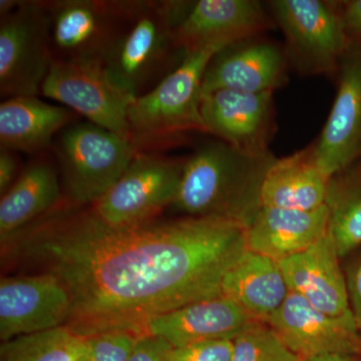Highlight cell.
I'll list each match as a JSON object with an SVG mask.
<instances>
[{
	"label": "cell",
	"mask_w": 361,
	"mask_h": 361,
	"mask_svg": "<svg viewBox=\"0 0 361 361\" xmlns=\"http://www.w3.org/2000/svg\"><path fill=\"white\" fill-rule=\"evenodd\" d=\"M4 247L63 284L66 326L82 336L142 327L156 316L222 294L226 274L247 249L246 227L223 217L104 222L66 206Z\"/></svg>",
	"instance_id": "6da1fadb"
},
{
	"label": "cell",
	"mask_w": 361,
	"mask_h": 361,
	"mask_svg": "<svg viewBox=\"0 0 361 361\" xmlns=\"http://www.w3.org/2000/svg\"><path fill=\"white\" fill-rule=\"evenodd\" d=\"M275 160L220 140L206 142L186 159L173 205L188 217H223L247 227L261 209L263 180Z\"/></svg>",
	"instance_id": "7a4b0ae2"
},
{
	"label": "cell",
	"mask_w": 361,
	"mask_h": 361,
	"mask_svg": "<svg viewBox=\"0 0 361 361\" xmlns=\"http://www.w3.org/2000/svg\"><path fill=\"white\" fill-rule=\"evenodd\" d=\"M192 1H137L134 13L104 61L114 82L130 96L147 94L182 63L186 52L176 30Z\"/></svg>",
	"instance_id": "3957f363"
},
{
	"label": "cell",
	"mask_w": 361,
	"mask_h": 361,
	"mask_svg": "<svg viewBox=\"0 0 361 361\" xmlns=\"http://www.w3.org/2000/svg\"><path fill=\"white\" fill-rule=\"evenodd\" d=\"M220 51L187 52L154 89L135 97L128 118L132 141L140 151L183 133H207L201 114L202 85L209 63Z\"/></svg>",
	"instance_id": "277c9868"
},
{
	"label": "cell",
	"mask_w": 361,
	"mask_h": 361,
	"mask_svg": "<svg viewBox=\"0 0 361 361\" xmlns=\"http://www.w3.org/2000/svg\"><path fill=\"white\" fill-rule=\"evenodd\" d=\"M54 151L73 206L94 205L141 152L130 140L90 122L61 130Z\"/></svg>",
	"instance_id": "5b68a950"
},
{
	"label": "cell",
	"mask_w": 361,
	"mask_h": 361,
	"mask_svg": "<svg viewBox=\"0 0 361 361\" xmlns=\"http://www.w3.org/2000/svg\"><path fill=\"white\" fill-rule=\"evenodd\" d=\"M49 20L54 61L103 65L120 39L137 1L54 0L42 1Z\"/></svg>",
	"instance_id": "8992f818"
},
{
	"label": "cell",
	"mask_w": 361,
	"mask_h": 361,
	"mask_svg": "<svg viewBox=\"0 0 361 361\" xmlns=\"http://www.w3.org/2000/svg\"><path fill=\"white\" fill-rule=\"evenodd\" d=\"M269 6L283 33L289 66L304 75L338 71L350 44L336 2L274 0Z\"/></svg>",
	"instance_id": "52a82bcc"
},
{
	"label": "cell",
	"mask_w": 361,
	"mask_h": 361,
	"mask_svg": "<svg viewBox=\"0 0 361 361\" xmlns=\"http://www.w3.org/2000/svg\"><path fill=\"white\" fill-rule=\"evenodd\" d=\"M54 63L42 1L18 2L0 16V94L37 97Z\"/></svg>",
	"instance_id": "ba28073f"
},
{
	"label": "cell",
	"mask_w": 361,
	"mask_h": 361,
	"mask_svg": "<svg viewBox=\"0 0 361 361\" xmlns=\"http://www.w3.org/2000/svg\"><path fill=\"white\" fill-rule=\"evenodd\" d=\"M185 160L140 152L120 179L92 205L99 219L114 226L156 219L173 205L179 191Z\"/></svg>",
	"instance_id": "9c48e42d"
},
{
	"label": "cell",
	"mask_w": 361,
	"mask_h": 361,
	"mask_svg": "<svg viewBox=\"0 0 361 361\" xmlns=\"http://www.w3.org/2000/svg\"><path fill=\"white\" fill-rule=\"evenodd\" d=\"M40 92L87 122L132 141L128 116L135 97L111 80L102 63L54 61Z\"/></svg>",
	"instance_id": "30bf717a"
},
{
	"label": "cell",
	"mask_w": 361,
	"mask_h": 361,
	"mask_svg": "<svg viewBox=\"0 0 361 361\" xmlns=\"http://www.w3.org/2000/svg\"><path fill=\"white\" fill-rule=\"evenodd\" d=\"M71 297L49 273L2 277L0 280V339L39 334L66 326Z\"/></svg>",
	"instance_id": "8fae6325"
},
{
	"label": "cell",
	"mask_w": 361,
	"mask_h": 361,
	"mask_svg": "<svg viewBox=\"0 0 361 361\" xmlns=\"http://www.w3.org/2000/svg\"><path fill=\"white\" fill-rule=\"evenodd\" d=\"M201 114L207 133L242 153L269 154L274 132L273 92L218 90L202 94Z\"/></svg>",
	"instance_id": "7c38bea8"
},
{
	"label": "cell",
	"mask_w": 361,
	"mask_h": 361,
	"mask_svg": "<svg viewBox=\"0 0 361 361\" xmlns=\"http://www.w3.org/2000/svg\"><path fill=\"white\" fill-rule=\"evenodd\" d=\"M267 324L300 360L323 353H361L360 330L353 314H327L292 291Z\"/></svg>",
	"instance_id": "4fadbf2b"
},
{
	"label": "cell",
	"mask_w": 361,
	"mask_h": 361,
	"mask_svg": "<svg viewBox=\"0 0 361 361\" xmlns=\"http://www.w3.org/2000/svg\"><path fill=\"white\" fill-rule=\"evenodd\" d=\"M271 21L256 0H199L176 30L183 51L223 49L251 39L270 28Z\"/></svg>",
	"instance_id": "5bb4252c"
},
{
	"label": "cell",
	"mask_w": 361,
	"mask_h": 361,
	"mask_svg": "<svg viewBox=\"0 0 361 361\" xmlns=\"http://www.w3.org/2000/svg\"><path fill=\"white\" fill-rule=\"evenodd\" d=\"M338 71L334 106L313 142L316 159L330 177L361 158V47L350 44Z\"/></svg>",
	"instance_id": "9a60e30c"
},
{
	"label": "cell",
	"mask_w": 361,
	"mask_h": 361,
	"mask_svg": "<svg viewBox=\"0 0 361 361\" xmlns=\"http://www.w3.org/2000/svg\"><path fill=\"white\" fill-rule=\"evenodd\" d=\"M288 66L284 47L266 40H244L213 56L204 75L202 94L218 90L274 92L286 84Z\"/></svg>",
	"instance_id": "2e32d148"
},
{
	"label": "cell",
	"mask_w": 361,
	"mask_h": 361,
	"mask_svg": "<svg viewBox=\"0 0 361 361\" xmlns=\"http://www.w3.org/2000/svg\"><path fill=\"white\" fill-rule=\"evenodd\" d=\"M258 323L239 304L221 294L156 316L145 324L141 334L160 337L173 348H180L214 339L233 341Z\"/></svg>",
	"instance_id": "e0dca14e"
},
{
	"label": "cell",
	"mask_w": 361,
	"mask_h": 361,
	"mask_svg": "<svg viewBox=\"0 0 361 361\" xmlns=\"http://www.w3.org/2000/svg\"><path fill=\"white\" fill-rule=\"evenodd\" d=\"M339 259L336 244L327 232L310 248L279 264L289 290L327 314L350 315L348 282Z\"/></svg>",
	"instance_id": "ac0fdd59"
},
{
	"label": "cell",
	"mask_w": 361,
	"mask_h": 361,
	"mask_svg": "<svg viewBox=\"0 0 361 361\" xmlns=\"http://www.w3.org/2000/svg\"><path fill=\"white\" fill-rule=\"evenodd\" d=\"M329 223L326 205L307 211L261 207L246 227L247 249L281 262L319 241Z\"/></svg>",
	"instance_id": "d6986e66"
},
{
	"label": "cell",
	"mask_w": 361,
	"mask_h": 361,
	"mask_svg": "<svg viewBox=\"0 0 361 361\" xmlns=\"http://www.w3.org/2000/svg\"><path fill=\"white\" fill-rule=\"evenodd\" d=\"M330 177L316 159L314 147L273 161L261 189V207L313 210L325 205Z\"/></svg>",
	"instance_id": "ffe728a7"
},
{
	"label": "cell",
	"mask_w": 361,
	"mask_h": 361,
	"mask_svg": "<svg viewBox=\"0 0 361 361\" xmlns=\"http://www.w3.org/2000/svg\"><path fill=\"white\" fill-rule=\"evenodd\" d=\"M75 113L37 97H13L0 104L1 148L39 153L51 146L54 137L71 125Z\"/></svg>",
	"instance_id": "44dd1931"
},
{
	"label": "cell",
	"mask_w": 361,
	"mask_h": 361,
	"mask_svg": "<svg viewBox=\"0 0 361 361\" xmlns=\"http://www.w3.org/2000/svg\"><path fill=\"white\" fill-rule=\"evenodd\" d=\"M58 172L44 158L33 161L0 200L1 245L51 213L61 201Z\"/></svg>",
	"instance_id": "7402d4cb"
},
{
	"label": "cell",
	"mask_w": 361,
	"mask_h": 361,
	"mask_svg": "<svg viewBox=\"0 0 361 361\" xmlns=\"http://www.w3.org/2000/svg\"><path fill=\"white\" fill-rule=\"evenodd\" d=\"M289 293L279 262L249 249L228 271L222 285L223 295L263 323L281 307Z\"/></svg>",
	"instance_id": "603a6c76"
},
{
	"label": "cell",
	"mask_w": 361,
	"mask_h": 361,
	"mask_svg": "<svg viewBox=\"0 0 361 361\" xmlns=\"http://www.w3.org/2000/svg\"><path fill=\"white\" fill-rule=\"evenodd\" d=\"M329 234L339 257L361 245V158L330 180Z\"/></svg>",
	"instance_id": "cb8c5ba5"
},
{
	"label": "cell",
	"mask_w": 361,
	"mask_h": 361,
	"mask_svg": "<svg viewBox=\"0 0 361 361\" xmlns=\"http://www.w3.org/2000/svg\"><path fill=\"white\" fill-rule=\"evenodd\" d=\"M87 337L66 326L2 342L0 361H80Z\"/></svg>",
	"instance_id": "d4e9b609"
},
{
	"label": "cell",
	"mask_w": 361,
	"mask_h": 361,
	"mask_svg": "<svg viewBox=\"0 0 361 361\" xmlns=\"http://www.w3.org/2000/svg\"><path fill=\"white\" fill-rule=\"evenodd\" d=\"M232 361H300L267 323H258L233 339Z\"/></svg>",
	"instance_id": "484cf974"
},
{
	"label": "cell",
	"mask_w": 361,
	"mask_h": 361,
	"mask_svg": "<svg viewBox=\"0 0 361 361\" xmlns=\"http://www.w3.org/2000/svg\"><path fill=\"white\" fill-rule=\"evenodd\" d=\"M141 334L132 330H111L87 337L80 361H129Z\"/></svg>",
	"instance_id": "4316f807"
},
{
	"label": "cell",
	"mask_w": 361,
	"mask_h": 361,
	"mask_svg": "<svg viewBox=\"0 0 361 361\" xmlns=\"http://www.w3.org/2000/svg\"><path fill=\"white\" fill-rule=\"evenodd\" d=\"M231 339H214L173 348L171 361H232Z\"/></svg>",
	"instance_id": "83f0119b"
},
{
	"label": "cell",
	"mask_w": 361,
	"mask_h": 361,
	"mask_svg": "<svg viewBox=\"0 0 361 361\" xmlns=\"http://www.w3.org/2000/svg\"><path fill=\"white\" fill-rule=\"evenodd\" d=\"M173 346L151 334H141L129 361H171Z\"/></svg>",
	"instance_id": "f1b7e54d"
},
{
	"label": "cell",
	"mask_w": 361,
	"mask_h": 361,
	"mask_svg": "<svg viewBox=\"0 0 361 361\" xmlns=\"http://www.w3.org/2000/svg\"><path fill=\"white\" fill-rule=\"evenodd\" d=\"M349 44L361 47V0L336 2Z\"/></svg>",
	"instance_id": "f546056e"
},
{
	"label": "cell",
	"mask_w": 361,
	"mask_h": 361,
	"mask_svg": "<svg viewBox=\"0 0 361 361\" xmlns=\"http://www.w3.org/2000/svg\"><path fill=\"white\" fill-rule=\"evenodd\" d=\"M18 172V161L13 152L4 148L0 149V195L4 194L13 187Z\"/></svg>",
	"instance_id": "4dcf8cb0"
},
{
	"label": "cell",
	"mask_w": 361,
	"mask_h": 361,
	"mask_svg": "<svg viewBox=\"0 0 361 361\" xmlns=\"http://www.w3.org/2000/svg\"><path fill=\"white\" fill-rule=\"evenodd\" d=\"M348 287L351 311L361 331V262L349 277Z\"/></svg>",
	"instance_id": "1f68e13d"
},
{
	"label": "cell",
	"mask_w": 361,
	"mask_h": 361,
	"mask_svg": "<svg viewBox=\"0 0 361 361\" xmlns=\"http://www.w3.org/2000/svg\"><path fill=\"white\" fill-rule=\"evenodd\" d=\"M300 361H360V356L357 357V355L330 353L311 356V357L304 358Z\"/></svg>",
	"instance_id": "d6a6232c"
},
{
	"label": "cell",
	"mask_w": 361,
	"mask_h": 361,
	"mask_svg": "<svg viewBox=\"0 0 361 361\" xmlns=\"http://www.w3.org/2000/svg\"><path fill=\"white\" fill-rule=\"evenodd\" d=\"M360 361H361V353H360Z\"/></svg>",
	"instance_id": "836d02e7"
}]
</instances>
